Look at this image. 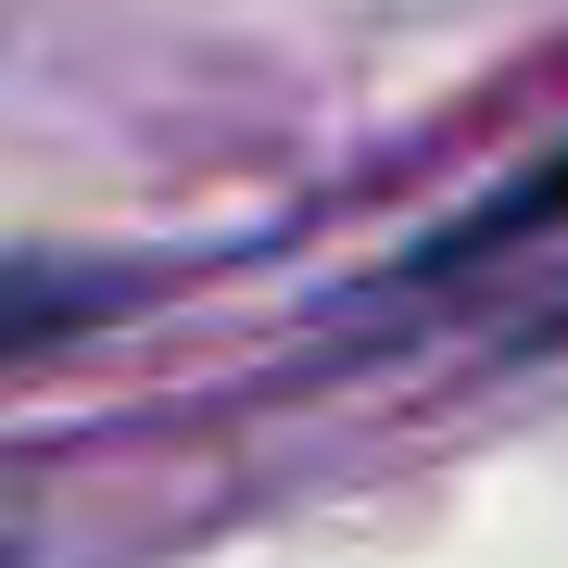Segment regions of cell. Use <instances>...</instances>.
<instances>
[{"label": "cell", "mask_w": 568, "mask_h": 568, "mask_svg": "<svg viewBox=\"0 0 568 568\" xmlns=\"http://www.w3.org/2000/svg\"><path fill=\"white\" fill-rule=\"evenodd\" d=\"M140 304L126 265H63V253H0V354H39V342H77Z\"/></svg>", "instance_id": "obj_1"}, {"label": "cell", "mask_w": 568, "mask_h": 568, "mask_svg": "<svg viewBox=\"0 0 568 568\" xmlns=\"http://www.w3.org/2000/svg\"><path fill=\"white\" fill-rule=\"evenodd\" d=\"M544 215H568V152H556V164H530V178H506V203H480L467 227H443V241H429V265H467V253H506L518 227H544Z\"/></svg>", "instance_id": "obj_2"}]
</instances>
